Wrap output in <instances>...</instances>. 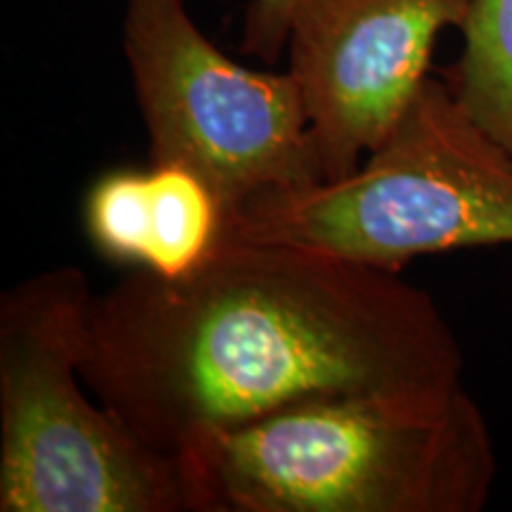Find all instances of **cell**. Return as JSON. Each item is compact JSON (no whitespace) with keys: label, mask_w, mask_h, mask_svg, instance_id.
Returning <instances> with one entry per match:
<instances>
[{"label":"cell","mask_w":512,"mask_h":512,"mask_svg":"<svg viewBox=\"0 0 512 512\" xmlns=\"http://www.w3.org/2000/svg\"><path fill=\"white\" fill-rule=\"evenodd\" d=\"M463 370L446 316L399 273L228 235L188 273L133 268L95 294L83 356L88 392L169 456L290 403L444 392Z\"/></svg>","instance_id":"obj_1"},{"label":"cell","mask_w":512,"mask_h":512,"mask_svg":"<svg viewBox=\"0 0 512 512\" xmlns=\"http://www.w3.org/2000/svg\"><path fill=\"white\" fill-rule=\"evenodd\" d=\"M188 512H479L491 430L465 384L304 399L174 453Z\"/></svg>","instance_id":"obj_2"},{"label":"cell","mask_w":512,"mask_h":512,"mask_svg":"<svg viewBox=\"0 0 512 512\" xmlns=\"http://www.w3.org/2000/svg\"><path fill=\"white\" fill-rule=\"evenodd\" d=\"M223 235L394 273L418 256L512 245V157L430 76L351 174L254 197Z\"/></svg>","instance_id":"obj_3"},{"label":"cell","mask_w":512,"mask_h":512,"mask_svg":"<svg viewBox=\"0 0 512 512\" xmlns=\"http://www.w3.org/2000/svg\"><path fill=\"white\" fill-rule=\"evenodd\" d=\"M93 297L76 266L0 297V512H188L176 458L86 396Z\"/></svg>","instance_id":"obj_4"},{"label":"cell","mask_w":512,"mask_h":512,"mask_svg":"<svg viewBox=\"0 0 512 512\" xmlns=\"http://www.w3.org/2000/svg\"><path fill=\"white\" fill-rule=\"evenodd\" d=\"M121 43L152 164L200 176L226 219L254 197L320 181L290 72L230 60L192 22L185 0H126Z\"/></svg>","instance_id":"obj_5"},{"label":"cell","mask_w":512,"mask_h":512,"mask_svg":"<svg viewBox=\"0 0 512 512\" xmlns=\"http://www.w3.org/2000/svg\"><path fill=\"white\" fill-rule=\"evenodd\" d=\"M470 0H299L287 72L302 93L320 181L351 174L430 79L441 31Z\"/></svg>","instance_id":"obj_6"},{"label":"cell","mask_w":512,"mask_h":512,"mask_svg":"<svg viewBox=\"0 0 512 512\" xmlns=\"http://www.w3.org/2000/svg\"><path fill=\"white\" fill-rule=\"evenodd\" d=\"M463 50L444 81L463 112L512 157V0H470Z\"/></svg>","instance_id":"obj_7"},{"label":"cell","mask_w":512,"mask_h":512,"mask_svg":"<svg viewBox=\"0 0 512 512\" xmlns=\"http://www.w3.org/2000/svg\"><path fill=\"white\" fill-rule=\"evenodd\" d=\"M150 245L143 271L176 278L200 266L219 245L226 211L214 190L176 164H152Z\"/></svg>","instance_id":"obj_8"},{"label":"cell","mask_w":512,"mask_h":512,"mask_svg":"<svg viewBox=\"0 0 512 512\" xmlns=\"http://www.w3.org/2000/svg\"><path fill=\"white\" fill-rule=\"evenodd\" d=\"M83 228L102 259L143 268L150 245V174L117 169L100 176L83 200Z\"/></svg>","instance_id":"obj_9"},{"label":"cell","mask_w":512,"mask_h":512,"mask_svg":"<svg viewBox=\"0 0 512 512\" xmlns=\"http://www.w3.org/2000/svg\"><path fill=\"white\" fill-rule=\"evenodd\" d=\"M299 0H252L242 24L240 50L273 64L287 50V38Z\"/></svg>","instance_id":"obj_10"}]
</instances>
